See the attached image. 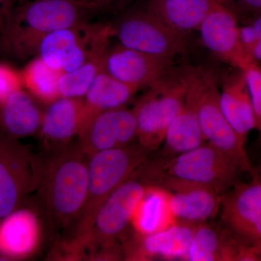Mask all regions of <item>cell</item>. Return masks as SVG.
I'll use <instances>...</instances> for the list:
<instances>
[{
  "mask_svg": "<svg viewBox=\"0 0 261 261\" xmlns=\"http://www.w3.org/2000/svg\"><path fill=\"white\" fill-rule=\"evenodd\" d=\"M37 191L47 233L58 242L71 234L88 190L87 159L76 142L43 151Z\"/></svg>",
  "mask_w": 261,
  "mask_h": 261,
  "instance_id": "1",
  "label": "cell"
},
{
  "mask_svg": "<svg viewBox=\"0 0 261 261\" xmlns=\"http://www.w3.org/2000/svg\"><path fill=\"white\" fill-rule=\"evenodd\" d=\"M98 12L92 3L73 0H28L18 5L0 27V58L31 60L51 32L90 21Z\"/></svg>",
  "mask_w": 261,
  "mask_h": 261,
  "instance_id": "2",
  "label": "cell"
},
{
  "mask_svg": "<svg viewBox=\"0 0 261 261\" xmlns=\"http://www.w3.org/2000/svg\"><path fill=\"white\" fill-rule=\"evenodd\" d=\"M149 185L139 168L99 207L88 232L73 250V257L123 260L121 245L128 236L132 218Z\"/></svg>",
  "mask_w": 261,
  "mask_h": 261,
  "instance_id": "3",
  "label": "cell"
},
{
  "mask_svg": "<svg viewBox=\"0 0 261 261\" xmlns=\"http://www.w3.org/2000/svg\"><path fill=\"white\" fill-rule=\"evenodd\" d=\"M150 153L136 141L126 147L101 151L88 158L85 205L71 234L58 244L67 250H74L88 232L99 207L145 163Z\"/></svg>",
  "mask_w": 261,
  "mask_h": 261,
  "instance_id": "4",
  "label": "cell"
},
{
  "mask_svg": "<svg viewBox=\"0 0 261 261\" xmlns=\"http://www.w3.org/2000/svg\"><path fill=\"white\" fill-rule=\"evenodd\" d=\"M189 88L195 95L197 116L204 140L235 161L244 172L253 171L245 144L229 124L220 106L219 77L205 67L182 68Z\"/></svg>",
  "mask_w": 261,
  "mask_h": 261,
  "instance_id": "5",
  "label": "cell"
},
{
  "mask_svg": "<svg viewBox=\"0 0 261 261\" xmlns=\"http://www.w3.org/2000/svg\"><path fill=\"white\" fill-rule=\"evenodd\" d=\"M187 85L182 68L150 87L132 108L137 142L149 152L163 144L169 125L185 102Z\"/></svg>",
  "mask_w": 261,
  "mask_h": 261,
  "instance_id": "6",
  "label": "cell"
},
{
  "mask_svg": "<svg viewBox=\"0 0 261 261\" xmlns=\"http://www.w3.org/2000/svg\"><path fill=\"white\" fill-rule=\"evenodd\" d=\"M113 37L112 24H77L47 35L40 43L37 56L58 73H67L107 51Z\"/></svg>",
  "mask_w": 261,
  "mask_h": 261,
  "instance_id": "7",
  "label": "cell"
},
{
  "mask_svg": "<svg viewBox=\"0 0 261 261\" xmlns=\"http://www.w3.org/2000/svg\"><path fill=\"white\" fill-rule=\"evenodd\" d=\"M157 162L148 163L149 167L158 172L212 187L220 195L240 182L244 171L227 154L210 144Z\"/></svg>",
  "mask_w": 261,
  "mask_h": 261,
  "instance_id": "8",
  "label": "cell"
},
{
  "mask_svg": "<svg viewBox=\"0 0 261 261\" xmlns=\"http://www.w3.org/2000/svg\"><path fill=\"white\" fill-rule=\"evenodd\" d=\"M41 172L40 154L0 132V221L37 191Z\"/></svg>",
  "mask_w": 261,
  "mask_h": 261,
  "instance_id": "9",
  "label": "cell"
},
{
  "mask_svg": "<svg viewBox=\"0 0 261 261\" xmlns=\"http://www.w3.org/2000/svg\"><path fill=\"white\" fill-rule=\"evenodd\" d=\"M121 45L154 56L171 58L187 51L185 34L174 30L147 10H133L112 24Z\"/></svg>",
  "mask_w": 261,
  "mask_h": 261,
  "instance_id": "10",
  "label": "cell"
},
{
  "mask_svg": "<svg viewBox=\"0 0 261 261\" xmlns=\"http://www.w3.org/2000/svg\"><path fill=\"white\" fill-rule=\"evenodd\" d=\"M140 172L149 185L169 192V207L178 221L201 224L214 219L221 208V195L200 182L167 176L144 163Z\"/></svg>",
  "mask_w": 261,
  "mask_h": 261,
  "instance_id": "11",
  "label": "cell"
},
{
  "mask_svg": "<svg viewBox=\"0 0 261 261\" xmlns=\"http://www.w3.org/2000/svg\"><path fill=\"white\" fill-rule=\"evenodd\" d=\"M251 181L239 183L221 195V223L244 243L261 247V181L254 168Z\"/></svg>",
  "mask_w": 261,
  "mask_h": 261,
  "instance_id": "12",
  "label": "cell"
},
{
  "mask_svg": "<svg viewBox=\"0 0 261 261\" xmlns=\"http://www.w3.org/2000/svg\"><path fill=\"white\" fill-rule=\"evenodd\" d=\"M173 60L119 44L108 48L102 69L122 83L139 89H149L176 71Z\"/></svg>",
  "mask_w": 261,
  "mask_h": 261,
  "instance_id": "13",
  "label": "cell"
},
{
  "mask_svg": "<svg viewBox=\"0 0 261 261\" xmlns=\"http://www.w3.org/2000/svg\"><path fill=\"white\" fill-rule=\"evenodd\" d=\"M133 109L116 108L97 113L81 127L77 143L87 159L97 152L126 147L137 141Z\"/></svg>",
  "mask_w": 261,
  "mask_h": 261,
  "instance_id": "14",
  "label": "cell"
},
{
  "mask_svg": "<svg viewBox=\"0 0 261 261\" xmlns=\"http://www.w3.org/2000/svg\"><path fill=\"white\" fill-rule=\"evenodd\" d=\"M177 221L166 229L151 234L133 233L122 243L123 260L148 261L154 258L185 260L197 225Z\"/></svg>",
  "mask_w": 261,
  "mask_h": 261,
  "instance_id": "15",
  "label": "cell"
},
{
  "mask_svg": "<svg viewBox=\"0 0 261 261\" xmlns=\"http://www.w3.org/2000/svg\"><path fill=\"white\" fill-rule=\"evenodd\" d=\"M261 247L244 243L224 225H197L185 260L258 261Z\"/></svg>",
  "mask_w": 261,
  "mask_h": 261,
  "instance_id": "16",
  "label": "cell"
},
{
  "mask_svg": "<svg viewBox=\"0 0 261 261\" xmlns=\"http://www.w3.org/2000/svg\"><path fill=\"white\" fill-rule=\"evenodd\" d=\"M238 18L219 6L206 17L200 29L202 44L214 56L231 67L243 70L249 62L239 39Z\"/></svg>",
  "mask_w": 261,
  "mask_h": 261,
  "instance_id": "17",
  "label": "cell"
},
{
  "mask_svg": "<svg viewBox=\"0 0 261 261\" xmlns=\"http://www.w3.org/2000/svg\"><path fill=\"white\" fill-rule=\"evenodd\" d=\"M82 98L60 97L43 112L39 135L43 151L69 145L78 136L82 121Z\"/></svg>",
  "mask_w": 261,
  "mask_h": 261,
  "instance_id": "18",
  "label": "cell"
},
{
  "mask_svg": "<svg viewBox=\"0 0 261 261\" xmlns=\"http://www.w3.org/2000/svg\"><path fill=\"white\" fill-rule=\"evenodd\" d=\"M220 106L229 124L243 144L255 128V115L243 70L234 68L219 77Z\"/></svg>",
  "mask_w": 261,
  "mask_h": 261,
  "instance_id": "19",
  "label": "cell"
},
{
  "mask_svg": "<svg viewBox=\"0 0 261 261\" xmlns=\"http://www.w3.org/2000/svg\"><path fill=\"white\" fill-rule=\"evenodd\" d=\"M42 116L37 100L18 89L0 102V132L16 140L39 135Z\"/></svg>",
  "mask_w": 261,
  "mask_h": 261,
  "instance_id": "20",
  "label": "cell"
},
{
  "mask_svg": "<svg viewBox=\"0 0 261 261\" xmlns=\"http://www.w3.org/2000/svg\"><path fill=\"white\" fill-rule=\"evenodd\" d=\"M40 238L39 219L22 207L0 221V255L8 260L30 255Z\"/></svg>",
  "mask_w": 261,
  "mask_h": 261,
  "instance_id": "21",
  "label": "cell"
},
{
  "mask_svg": "<svg viewBox=\"0 0 261 261\" xmlns=\"http://www.w3.org/2000/svg\"><path fill=\"white\" fill-rule=\"evenodd\" d=\"M205 142L199 123L195 95L187 85L183 106L168 126L165 136L163 157L168 159L185 153Z\"/></svg>",
  "mask_w": 261,
  "mask_h": 261,
  "instance_id": "22",
  "label": "cell"
},
{
  "mask_svg": "<svg viewBox=\"0 0 261 261\" xmlns=\"http://www.w3.org/2000/svg\"><path fill=\"white\" fill-rule=\"evenodd\" d=\"M221 5L211 0H149L146 10L174 30H198L211 12Z\"/></svg>",
  "mask_w": 261,
  "mask_h": 261,
  "instance_id": "23",
  "label": "cell"
},
{
  "mask_svg": "<svg viewBox=\"0 0 261 261\" xmlns=\"http://www.w3.org/2000/svg\"><path fill=\"white\" fill-rule=\"evenodd\" d=\"M139 90L115 80L102 68L82 97L83 109L81 127L97 113L126 107Z\"/></svg>",
  "mask_w": 261,
  "mask_h": 261,
  "instance_id": "24",
  "label": "cell"
},
{
  "mask_svg": "<svg viewBox=\"0 0 261 261\" xmlns=\"http://www.w3.org/2000/svg\"><path fill=\"white\" fill-rule=\"evenodd\" d=\"M169 207V192L149 185L132 218L135 233L151 234L166 229L177 223Z\"/></svg>",
  "mask_w": 261,
  "mask_h": 261,
  "instance_id": "25",
  "label": "cell"
},
{
  "mask_svg": "<svg viewBox=\"0 0 261 261\" xmlns=\"http://www.w3.org/2000/svg\"><path fill=\"white\" fill-rule=\"evenodd\" d=\"M20 72L23 88L36 100L47 106L60 97L58 80L62 73L48 66L39 56L32 58Z\"/></svg>",
  "mask_w": 261,
  "mask_h": 261,
  "instance_id": "26",
  "label": "cell"
},
{
  "mask_svg": "<svg viewBox=\"0 0 261 261\" xmlns=\"http://www.w3.org/2000/svg\"><path fill=\"white\" fill-rule=\"evenodd\" d=\"M106 51L92 57L76 69L62 73L58 80L60 97H83L96 75L102 69Z\"/></svg>",
  "mask_w": 261,
  "mask_h": 261,
  "instance_id": "27",
  "label": "cell"
},
{
  "mask_svg": "<svg viewBox=\"0 0 261 261\" xmlns=\"http://www.w3.org/2000/svg\"><path fill=\"white\" fill-rule=\"evenodd\" d=\"M250 94L255 119V129L261 128V70L260 65L251 63L243 70Z\"/></svg>",
  "mask_w": 261,
  "mask_h": 261,
  "instance_id": "28",
  "label": "cell"
},
{
  "mask_svg": "<svg viewBox=\"0 0 261 261\" xmlns=\"http://www.w3.org/2000/svg\"><path fill=\"white\" fill-rule=\"evenodd\" d=\"M23 88L20 72L4 63H0V102L10 94Z\"/></svg>",
  "mask_w": 261,
  "mask_h": 261,
  "instance_id": "29",
  "label": "cell"
},
{
  "mask_svg": "<svg viewBox=\"0 0 261 261\" xmlns=\"http://www.w3.org/2000/svg\"><path fill=\"white\" fill-rule=\"evenodd\" d=\"M238 33L240 44L243 47L247 61L249 62L247 55H248L250 49L257 42L261 41V32L254 28L252 25H250L239 27ZM249 63H250V62H249Z\"/></svg>",
  "mask_w": 261,
  "mask_h": 261,
  "instance_id": "30",
  "label": "cell"
},
{
  "mask_svg": "<svg viewBox=\"0 0 261 261\" xmlns=\"http://www.w3.org/2000/svg\"><path fill=\"white\" fill-rule=\"evenodd\" d=\"M238 13L240 9L249 12L254 16L260 15L261 0H234Z\"/></svg>",
  "mask_w": 261,
  "mask_h": 261,
  "instance_id": "31",
  "label": "cell"
},
{
  "mask_svg": "<svg viewBox=\"0 0 261 261\" xmlns=\"http://www.w3.org/2000/svg\"><path fill=\"white\" fill-rule=\"evenodd\" d=\"M14 0H0V27L15 8Z\"/></svg>",
  "mask_w": 261,
  "mask_h": 261,
  "instance_id": "32",
  "label": "cell"
},
{
  "mask_svg": "<svg viewBox=\"0 0 261 261\" xmlns=\"http://www.w3.org/2000/svg\"><path fill=\"white\" fill-rule=\"evenodd\" d=\"M97 6L99 11L102 10L112 9L116 5H119L123 0H92Z\"/></svg>",
  "mask_w": 261,
  "mask_h": 261,
  "instance_id": "33",
  "label": "cell"
},
{
  "mask_svg": "<svg viewBox=\"0 0 261 261\" xmlns=\"http://www.w3.org/2000/svg\"><path fill=\"white\" fill-rule=\"evenodd\" d=\"M216 4L221 5L224 8L232 11L236 15H238V8H237L236 3L234 0H211Z\"/></svg>",
  "mask_w": 261,
  "mask_h": 261,
  "instance_id": "34",
  "label": "cell"
},
{
  "mask_svg": "<svg viewBox=\"0 0 261 261\" xmlns=\"http://www.w3.org/2000/svg\"><path fill=\"white\" fill-rule=\"evenodd\" d=\"M73 1L85 2V3H92V4H94L93 1H92V0H73ZM95 6H96V5H95ZM96 7H97V6H96Z\"/></svg>",
  "mask_w": 261,
  "mask_h": 261,
  "instance_id": "35",
  "label": "cell"
}]
</instances>
